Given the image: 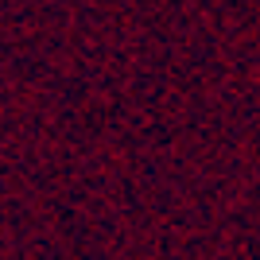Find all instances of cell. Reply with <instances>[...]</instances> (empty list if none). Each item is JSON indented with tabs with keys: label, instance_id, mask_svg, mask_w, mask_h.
I'll list each match as a JSON object with an SVG mask.
<instances>
[]
</instances>
